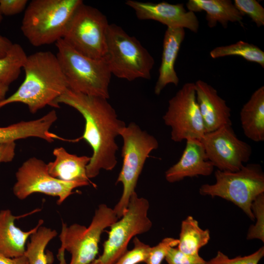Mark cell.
<instances>
[{
    "label": "cell",
    "instance_id": "obj_1",
    "mask_svg": "<svg viewBox=\"0 0 264 264\" xmlns=\"http://www.w3.org/2000/svg\"><path fill=\"white\" fill-rule=\"evenodd\" d=\"M107 100L68 88L54 103V108H59L61 103L74 108L85 119V130L80 139L86 140L92 150L86 168L89 179L97 176L101 170L111 171L114 168L118 150L115 138L126 126Z\"/></svg>",
    "mask_w": 264,
    "mask_h": 264
},
{
    "label": "cell",
    "instance_id": "obj_2",
    "mask_svg": "<svg viewBox=\"0 0 264 264\" xmlns=\"http://www.w3.org/2000/svg\"><path fill=\"white\" fill-rule=\"evenodd\" d=\"M22 68L23 82L13 94L0 102V108L21 103L35 113L46 106L54 108L55 101L68 88L56 55L49 51L34 53L27 56Z\"/></svg>",
    "mask_w": 264,
    "mask_h": 264
},
{
    "label": "cell",
    "instance_id": "obj_3",
    "mask_svg": "<svg viewBox=\"0 0 264 264\" xmlns=\"http://www.w3.org/2000/svg\"><path fill=\"white\" fill-rule=\"evenodd\" d=\"M82 0H32L26 6L21 31L34 46L56 43Z\"/></svg>",
    "mask_w": 264,
    "mask_h": 264
},
{
    "label": "cell",
    "instance_id": "obj_4",
    "mask_svg": "<svg viewBox=\"0 0 264 264\" xmlns=\"http://www.w3.org/2000/svg\"><path fill=\"white\" fill-rule=\"evenodd\" d=\"M55 45L58 50L56 55L68 89L75 92L108 99L112 74L106 57L94 59L85 56L62 39Z\"/></svg>",
    "mask_w": 264,
    "mask_h": 264
},
{
    "label": "cell",
    "instance_id": "obj_5",
    "mask_svg": "<svg viewBox=\"0 0 264 264\" xmlns=\"http://www.w3.org/2000/svg\"><path fill=\"white\" fill-rule=\"evenodd\" d=\"M113 209L105 204L95 210L90 225L62 223L59 236V264H89L96 259L101 236L104 230L118 220Z\"/></svg>",
    "mask_w": 264,
    "mask_h": 264
},
{
    "label": "cell",
    "instance_id": "obj_6",
    "mask_svg": "<svg viewBox=\"0 0 264 264\" xmlns=\"http://www.w3.org/2000/svg\"><path fill=\"white\" fill-rule=\"evenodd\" d=\"M105 57L111 74L129 81L150 79L154 61L134 37L115 24H109Z\"/></svg>",
    "mask_w": 264,
    "mask_h": 264
},
{
    "label": "cell",
    "instance_id": "obj_7",
    "mask_svg": "<svg viewBox=\"0 0 264 264\" xmlns=\"http://www.w3.org/2000/svg\"><path fill=\"white\" fill-rule=\"evenodd\" d=\"M123 144L121 155L123 164L116 184L121 183L123 192L113 209L117 218L126 212L145 162L150 153L158 147L157 139L147 132L142 130L133 122L124 127L120 132Z\"/></svg>",
    "mask_w": 264,
    "mask_h": 264
},
{
    "label": "cell",
    "instance_id": "obj_8",
    "mask_svg": "<svg viewBox=\"0 0 264 264\" xmlns=\"http://www.w3.org/2000/svg\"><path fill=\"white\" fill-rule=\"evenodd\" d=\"M215 176L216 182L202 185L199 194L230 201L254 220L252 203L258 196L264 193V174L261 166L258 163L247 164L236 172L217 170Z\"/></svg>",
    "mask_w": 264,
    "mask_h": 264
},
{
    "label": "cell",
    "instance_id": "obj_9",
    "mask_svg": "<svg viewBox=\"0 0 264 264\" xmlns=\"http://www.w3.org/2000/svg\"><path fill=\"white\" fill-rule=\"evenodd\" d=\"M109 23L106 16L96 8L81 4L75 10L62 39L87 57L100 59L107 52Z\"/></svg>",
    "mask_w": 264,
    "mask_h": 264
},
{
    "label": "cell",
    "instance_id": "obj_10",
    "mask_svg": "<svg viewBox=\"0 0 264 264\" xmlns=\"http://www.w3.org/2000/svg\"><path fill=\"white\" fill-rule=\"evenodd\" d=\"M148 200L139 198L136 192L131 196L127 209L110 227L108 238L103 244V251L98 258L101 264H114L128 250L131 240L150 230L152 222L148 217Z\"/></svg>",
    "mask_w": 264,
    "mask_h": 264
},
{
    "label": "cell",
    "instance_id": "obj_11",
    "mask_svg": "<svg viewBox=\"0 0 264 264\" xmlns=\"http://www.w3.org/2000/svg\"><path fill=\"white\" fill-rule=\"evenodd\" d=\"M163 119L171 128V138L174 142L202 138L205 132L197 101L195 83H185L169 100Z\"/></svg>",
    "mask_w": 264,
    "mask_h": 264
},
{
    "label": "cell",
    "instance_id": "obj_12",
    "mask_svg": "<svg viewBox=\"0 0 264 264\" xmlns=\"http://www.w3.org/2000/svg\"><path fill=\"white\" fill-rule=\"evenodd\" d=\"M16 182L13 192L15 196L23 200L33 193H41L58 197V204H61L78 187L88 184L65 181L52 176L48 172L47 165L38 158L31 157L24 162L16 173Z\"/></svg>",
    "mask_w": 264,
    "mask_h": 264
},
{
    "label": "cell",
    "instance_id": "obj_13",
    "mask_svg": "<svg viewBox=\"0 0 264 264\" xmlns=\"http://www.w3.org/2000/svg\"><path fill=\"white\" fill-rule=\"evenodd\" d=\"M200 140L208 160L221 171H239L252 154L251 147L238 138L232 125L205 133Z\"/></svg>",
    "mask_w": 264,
    "mask_h": 264
},
{
    "label": "cell",
    "instance_id": "obj_14",
    "mask_svg": "<svg viewBox=\"0 0 264 264\" xmlns=\"http://www.w3.org/2000/svg\"><path fill=\"white\" fill-rule=\"evenodd\" d=\"M126 4L135 12L141 20L158 22L170 28H187L196 33L199 21L195 13L187 11L182 3L171 4L165 1L158 3L127 0Z\"/></svg>",
    "mask_w": 264,
    "mask_h": 264
},
{
    "label": "cell",
    "instance_id": "obj_15",
    "mask_svg": "<svg viewBox=\"0 0 264 264\" xmlns=\"http://www.w3.org/2000/svg\"><path fill=\"white\" fill-rule=\"evenodd\" d=\"M195 85L197 101L205 133L232 125L231 109L218 95L217 90L201 80L196 81Z\"/></svg>",
    "mask_w": 264,
    "mask_h": 264
},
{
    "label": "cell",
    "instance_id": "obj_16",
    "mask_svg": "<svg viewBox=\"0 0 264 264\" xmlns=\"http://www.w3.org/2000/svg\"><path fill=\"white\" fill-rule=\"evenodd\" d=\"M179 160L165 172V178L170 183L180 181L185 177L209 176L214 167L208 160L199 140L187 139Z\"/></svg>",
    "mask_w": 264,
    "mask_h": 264
},
{
    "label": "cell",
    "instance_id": "obj_17",
    "mask_svg": "<svg viewBox=\"0 0 264 264\" xmlns=\"http://www.w3.org/2000/svg\"><path fill=\"white\" fill-rule=\"evenodd\" d=\"M37 209L25 214L15 216L10 210L0 211V255L8 258L19 257L24 255L25 243L28 237L41 226L44 221L40 220L31 230L24 232L15 225V220L36 213Z\"/></svg>",
    "mask_w": 264,
    "mask_h": 264
},
{
    "label": "cell",
    "instance_id": "obj_18",
    "mask_svg": "<svg viewBox=\"0 0 264 264\" xmlns=\"http://www.w3.org/2000/svg\"><path fill=\"white\" fill-rule=\"evenodd\" d=\"M185 35V29L182 28H167L165 32L159 75L154 87L156 95L160 94L168 84H173L176 86L178 84L179 79L175 65Z\"/></svg>",
    "mask_w": 264,
    "mask_h": 264
},
{
    "label": "cell",
    "instance_id": "obj_19",
    "mask_svg": "<svg viewBox=\"0 0 264 264\" xmlns=\"http://www.w3.org/2000/svg\"><path fill=\"white\" fill-rule=\"evenodd\" d=\"M53 161L47 164L48 172L53 177L65 181L83 182L89 185L87 175V166L90 157L78 156L68 153L63 147L53 150Z\"/></svg>",
    "mask_w": 264,
    "mask_h": 264
},
{
    "label": "cell",
    "instance_id": "obj_20",
    "mask_svg": "<svg viewBox=\"0 0 264 264\" xmlns=\"http://www.w3.org/2000/svg\"><path fill=\"white\" fill-rule=\"evenodd\" d=\"M188 11H204L208 26L212 28L220 23L224 28L229 22L242 24L244 16L230 0H189L186 4Z\"/></svg>",
    "mask_w": 264,
    "mask_h": 264
},
{
    "label": "cell",
    "instance_id": "obj_21",
    "mask_svg": "<svg viewBox=\"0 0 264 264\" xmlns=\"http://www.w3.org/2000/svg\"><path fill=\"white\" fill-rule=\"evenodd\" d=\"M240 120L243 133L249 139L256 142L264 140V87L251 95L240 111Z\"/></svg>",
    "mask_w": 264,
    "mask_h": 264
},
{
    "label": "cell",
    "instance_id": "obj_22",
    "mask_svg": "<svg viewBox=\"0 0 264 264\" xmlns=\"http://www.w3.org/2000/svg\"><path fill=\"white\" fill-rule=\"evenodd\" d=\"M51 117L45 114L43 117L27 121H21L6 127H0V143L15 142L30 137H38L47 142L53 135L50 132L53 125Z\"/></svg>",
    "mask_w": 264,
    "mask_h": 264
},
{
    "label": "cell",
    "instance_id": "obj_23",
    "mask_svg": "<svg viewBox=\"0 0 264 264\" xmlns=\"http://www.w3.org/2000/svg\"><path fill=\"white\" fill-rule=\"evenodd\" d=\"M210 238L209 231L201 229L198 221L189 216L182 221L177 247L187 254L199 255V249L208 243Z\"/></svg>",
    "mask_w": 264,
    "mask_h": 264
},
{
    "label": "cell",
    "instance_id": "obj_24",
    "mask_svg": "<svg viewBox=\"0 0 264 264\" xmlns=\"http://www.w3.org/2000/svg\"><path fill=\"white\" fill-rule=\"evenodd\" d=\"M57 235L55 230L40 226L30 235V241L27 244L24 256L29 264H48V260L45 249L49 242Z\"/></svg>",
    "mask_w": 264,
    "mask_h": 264
},
{
    "label": "cell",
    "instance_id": "obj_25",
    "mask_svg": "<svg viewBox=\"0 0 264 264\" xmlns=\"http://www.w3.org/2000/svg\"><path fill=\"white\" fill-rule=\"evenodd\" d=\"M210 55L213 59L229 56H240L264 68V52L257 46L242 41L216 47L210 52Z\"/></svg>",
    "mask_w": 264,
    "mask_h": 264
},
{
    "label": "cell",
    "instance_id": "obj_26",
    "mask_svg": "<svg viewBox=\"0 0 264 264\" xmlns=\"http://www.w3.org/2000/svg\"><path fill=\"white\" fill-rule=\"evenodd\" d=\"M27 55L22 47L13 44L6 55L0 58V82L9 86L19 76Z\"/></svg>",
    "mask_w": 264,
    "mask_h": 264
},
{
    "label": "cell",
    "instance_id": "obj_27",
    "mask_svg": "<svg viewBox=\"0 0 264 264\" xmlns=\"http://www.w3.org/2000/svg\"><path fill=\"white\" fill-rule=\"evenodd\" d=\"M251 210L256 219V224L250 227L247 239H259L264 242V193L258 196L253 201Z\"/></svg>",
    "mask_w": 264,
    "mask_h": 264
},
{
    "label": "cell",
    "instance_id": "obj_28",
    "mask_svg": "<svg viewBox=\"0 0 264 264\" xmlns=\"http://www.w3.org/2000/svg\"><path fill=\"white\" fill-rule=\"evenodd\" d=\"M264 256V247H261L255 252L245 256L229 258L219 251L216 255L207 262V264H258Z\"/></svg>",
    "mask_w": 264,
    "mask_h": 264
},
{
    "label": "cell",
    "instance_id": "obj_29",
    "mask_svg": "<svg viewBox=\"0 0 264 264\" xmlns=\"http://www.w3.org/2000/svg\"><path fill=\"white\" fill-rule=\"evenodd\" d=\"M234 4L244 16L247 15L258 27L264 25V8L256 0H235Z\"/></svg>",
    "mask_w": 264,
    "mask_h": 264
},
{
    "label": "cell",
    "instance_id": "obj_30",
    "mask_svg": "<svg viewBox=\"0 0 264 264\" xmlns=\"http://www.w3.org/2000/svg\"><path fill=\"white\" fill-rule=\"evenodd\" d=\"M133 242V248L127 250L114 264H137L145 263L151 246L142 242L137 237L134 238Z\"/></svg>",
    "mask_w": 264,
    "mask_h": 264
},
{
    "label": "cell",
    "instance_id": "obj_31",
    "mask_svg": "<svg viewBox=\"0 0 264 264\" xmlns=\"http://www.w3.org/2000/svg\"><path fill=\"white\" fill-rule=\"evenodd\" d=\"M178 240L173 238H165L155 246L151 247L147 258L146 264H161L170 247H175Z\"/></svg>",
    "mask_w": 264,
    "mask_h": 264
},
{
    "label": "cell",
    "instance_id": "obj_32",
    "mask_svg": "<svg viewBox=\"0 0 264 264\" xmlns=\"http://www.w3.org/2000/svg\"><path fill=\"white\" fill-rule=\"evenodd\" d=\"M167 264H206L199 255H191L183 253L177 247H170L165 258Z\"/></svg>",
    "mask_w": 264,
    "mask_h": 264
},
{
    "label": "cell",
    "instance_id": "obj_33",
    "mask_svg": "<svg viewBox=\"0 0 264 264\" xmlns=\"http://www.w3.org/2000/svg\"><path fill=\"white\" fill-rule=\"evenodd\" d=\"M27 3V0H0V11L2 15H14L25 9Z\"/></svg>",
    "mask_w": 264,
    "mask_h": 264
},
{
    "label": "cell",
    "instance_id": "obj_34",
    "mask_svg": "<svg viewBox=\"0 0 264 264\" xmlns=\"http://www.w3.org/2000/svg\"><path fill=\"white\" fill-rule=\"evenodd\" d=\"M15 142L0 143V163L12 161L15 155Z\"/></svg>",
    "mask_w": 264,
    "mask_h": 264
},
{
    "label": "cell",
    "instance_id": "obj_35",
    "mask_svg": "<svg viewBox=\"0 0 264 264\" xmlns=\"http://www.w3.org/2000/svg\"><path fill=\"white\" fill-rule=\"evenodd\" d=\"M0 264H29L24 255L16 258H8L0 255Z\"/></svg>",
    "mask_w": 264,
    "mask_h": 264
},
{
    "label": "cell",
    "instance_id": "obj_36",
    "mask_svg": "<svg viewBox=\"0 0 264 264\" xmlns=\"http://www.w3.org/2000/svg\"><path fill=\"white\" fill-rule=\"evenodd\" d=\"M13 44L8 38L0 35V58L6 55Z\"/></svg>",
    "mask_w": 264,
    "mask_h": 264
},
{
    "label": "cell",
    "instance_id": "obj_37",
    "mask_svg": "<svg viewBox=\"0 0 264 264\" xmlns=\"http://www.w3.org/2000/svg\"><path fill=\"white\" fill-rule=\"evenodd\" d=\"M8 89V86L0 82V102L6 98V94Z\"/></svg>",
    "mask_w": 264,
    "mask_h": 264
},
{
    "label": "cell",
    "instance_id": "obj_38",
    "mask_svg": "<svg viewBox=\"0 0 264 264\" xmlns=\"http://www.w3.org/2000/svg\"><path fill=\"white\" fill-rule=\"evenodd\" d=\"M89 264H101L100 261L98 258L95 259L94 261H93L91 263H90Z\"/></svg>",
    "mask_w": 264,
    "mask_h": 264
},
{
    "label": "cell",
    "instance_id": "obj_39",
    "mask_svg": "<svg viewBox=\"0 0 264 264\" xmlns=\"http://www.w3.org/2000/svg\"><path fill=\"white\" fill-rule=\"evenodd\" d=\"M3 19V15H2L0 11V22H1Z\"/></svg>",
    "mask_w": 264,
    "mask_h": 264
},
{
    "label": "cell",
    "instance_id": "obj_40",
    "mask_svg": "<svg viewBox=\"0 0 264 264\" xmlns=\"http://www.w3.org/2000/svg\"><path fill=\"white\" fill-rule=\"evenodd\" d=\"M206 264H207V262H206Z\"/></svg>",
    "mask_w": 264,
    "mask_h": 264
}]
</instances>
